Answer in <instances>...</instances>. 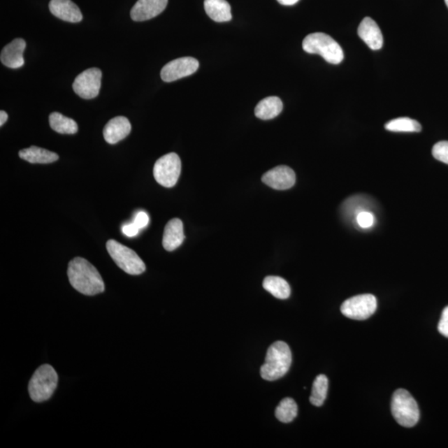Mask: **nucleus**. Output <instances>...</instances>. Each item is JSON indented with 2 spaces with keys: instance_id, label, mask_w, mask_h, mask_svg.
I'll return each mask as SVG.
<instances>
[{
  "instance_id": "24",
  "label": "nucleus",
  "mask_w": 448,
  "mask_h": 448,
  "mask_svg": "<svg viewBox=\"0 0 448 448\" xmlns=\"http://www.w3.org/2000/svg\"><path fill=\"white\" fill-rule=\"evenodd\" d=\"M328 387H329V381H328L327 377L325 375H318L314 381L312 396L310 397V402L314 406L321 407L323 405L327 396Z\"/></svg>"
},
{
  "instance_id": "29",
  "label": "nucleus",
  "mask_w": 448,
  "mask_h": 448,
  "mask_svg": "<svg viewBox=\"0 0 448 448\" xmlns=\"http://www.w3.org/2000/svg\"><path fill=\"white\" fill-rule=\"evenodd\" d=\"M149 222L150 218L148 215L144 211H140L137 212L133 223H134L139 229H145L146 226L148 225Z\"/></svg>"
},
{
  "instance_id": "33",
  "label": "nucleus",
  "mask_w": 448,
  "mask_h": 448,
  "mask_svg": "<svg viewBox=\"0 0 448 448\" xmlns=\"http://www.w3.org/2000/svg\"><path fill=\"white\" fill-rule=\"evenodd\" d=\"M445 3H446L447 6V8H448V0H445Z\"/></svg>"
},
{
  "instance_id": "22",
  "label": "nucleus",
  "mask_w": 448,
  "mask_h": 448,
  "mask_svg": "<svg viewBox=\"0 0 448 448\" xmlns=\"http://www.w3.org/2000/svg\"><path fill=\"white\" fill-rule=\"evenodd\" d=\"M50 124L52 130L60 134L73 135L78 131V124L74 120L59 113H52L50 115Z\"/></svg>"
},
{
  "instance_id": "20",
  "label": "nucleus",
  "mask_w": 448,
  "mask_h": 448,
  "mask_svg": "<svg viewBox=\"0 0 448 448\" xmlns=\"http://www.w3.org/2000/svg\"><path fill=\"white\" fill-rule=\"evenodd\" d=\"M19 155L22 159L31 164H50L57 161L59 158L56 153L37 146L21 150Z\"/></svg>"
},
{
  "instance_id": "9",
  "label": "nucleus",
  "mask_w": 448,
  "mask_h": 448,
  "mask_svg": "<svg viewBox=\"0 0 448 448\" xmlns=\"http://www.w3.org/2000/svg\"><path fill=\"white\" fill-rule=\"evenodd\" d=\"M103 73L99 68H89L84 71L75 78L73 88L83 99H93L99 94Z\"/></svg>"
},
{
  "instance_id": "27",
  "label": "nucleus",
  "mask_w": 448,
  "mask_h": 448,
  "mask_svg": "<svg viewBox=\"0 0 448 448\" xmlns=\"http://www.w3.org/2000/svg\"><path fill=\"white\" fill-rule=\"evenodd\" d=\"M357 224L362 229H369L374 224L375 217L370 212L362 211L356 216Z\"/></svg>"
},
{
  "instance_id": "5",
  "label": "nucleus",
  "mask_w": 448,
  "mask_h": 448,
  "mask_svg": "<svg viewBox=\"0 0 448 448\" xmlns=\"http://www.w3.org/2000/svg\"><path fill=\"white\" fill-rule=\"evenodd\" d=\"M391 411L396 422L405 428H412L419 423L420 412L418 403L405 389H398L394 392Z\"/></svg>"
},
{
  "instance_id": "19",
  "label": "nucleus",
  "mask_w": 448,
  "mask_h": 448,
  "mask_svg": "<svg viewBox=\"0 0 448 448\" xmlns=\"http://www.w3.org/2000/svg\"><path fill=\"white\" fill-rule=\"evenodd\" d=\"M205 8L208 16L218 23L232 20L231 6L226 0H205Z\"/></svg>"
},
{
  "instance_id": "8",
  "label": "nucleus",
  "mask_w": 448,
  "mask_h": 448,
  "mask_svg": "<svg viewBox=\"0 0 448 448\" xmlns=\"http://www.w3.org/2000/svg\"><path fill=\"white\" fill-rule=\"evenodd\" d=\"M377 310V299L374 295H359L344 301L341 313L352 320L363 321L370 318Z\"/></svg>"
},
{
  "instance_id": "16",
  "label": "nucleus",
  "mask_w": 448,
  "mask_h": 448,
  "mask_svg": "<svg viewBox=\"0 0 448 448\" xmlns=\"http://www.w3.org/2000/svg\"><path fill=\"white\" fill-rule=\"evenodd\" d=\"M50 10L53 15L69 23H79L82 20L81 10L72 0H51Z\"/></svg>"
},
{
  "instance_id": "15",
  "label": "nucleus",
  "mask_w": 448,
  "mask_h": 448,
  "mask_svg": "<svg viewBox=\"0 0 448 448\" xmlns=\"http://www.w3.org/2000/svg\"><path fill=\"white\" fill-rule=\"evenodd\" d=\"M131 131L130 121L125 117H114L106 124L103 130L104 139L114 145L125 139Z\"/></svg>"
},
{
  "instance_id": "31",
  "label": "nucleus",
  "mask_w": 448,
  "mask_h": 448,
  "mask_svg": "<svg viewBox=\"0 0 448 448\" xmlns=\"http://www.w3.org/2000/svg\"><path fill=\"white\" fill-rule=\"evenodd\" d=\"M277 1L282 4V6H294L299 0H277Z\"/></svg>"
},
{
  "instance_id": "2",
  "label": "nucleus",
  "mask_w": 448,
  "mask_h": 448,
  "mask_svg": "<svg viewBox=\"0 0 448 448\" xmlns=\"http://www.w3.org/2000/svg\"><path fill=\"white\" fill-rule=\"evenodd\" d=\"M292 356L289 346L283 341H277L268 349L265 363L261 367V378L275 381L282 378L290 370Z\"/></svg>"
},
{
  "instance_id": "10",
  "label": "nucleus",
  "mask_w": 448,
  "mask_h": 448,
  "mask_svg": "<svg viewBox=\"0 0 448 448\" xmlns=\"http://www.w3.org/2000/svg\"><path fill=\"white\" fill-rule=\"evenodd\" d=\"M198 66V61L194 57H180L164 66L161 73V79L166 82L177 81L196 73Z\"/></svg>"
},
{
  "instance_id": "7",
  "label": "nucleus",
  "mask_w": 448,
  "mask_h": 448,
  "mask_svg": "<svg viewBox=\"0 0 448 448\" xmlns=\"http://www.w3.org/2000/svg\"><path fill=\"white\" fill-rule=\"evenodd\" d=\"M154 180L164 187L171 188L178 182L181 173L179 155L170 153L159 158L154 166Z\"/></svg>"
},
{
  "instance_id": "18",
  "label": "nucleus",
  "mask_w": 448,
  "mask_h": 448,
  "mask_svg": "<svg viewBox=\"0 0 448 448\" xmlns=\"http://www.w3.org/2000/svg\"><path fill=\"white\" fill-rule=\"evenodd\" d=\"M283 103L277 96L266 97L259 101L255 108V115L261 120L273 119L282 112Z\"/></svg>"
},
{
  "instance_id": "26",
  "label": "nucleus",
  "mask_w": 448,
  "mask_h": 448,
  "mask_svg": "<svg viewBox=\"0 0 448 448\" xmlns=\"http://www.w3.org/2000/svg\"><path fill=\"white\" fill-rule=\"evenodd\" d=\"M433 157L448 165V141L438 142L433 148Z\"/></svg>"
},
{
  "instance_id": "30",
  "label": "nucleus",
  "mask_w": 448,
  "mask_h": 448,
  "mask_svg": "<svg viewBox=\"0 0 448 448\" xmlns=\"http://www.w3.org/2000/svg\"><path fill=\"white\" fill-rule=\"evenodd\" d=\"M139 228L134 223L124 225L122 227V233L129 238L136 236L139 233Z\"/></svg>"
},
{
  "instance_id": "6",
  "label": "nucleus",
  "mask_w": 448,
  "mask_h": 448,
  "mask_svg": "<svg viewBox=\"0 0 448 448\" xmlns=\"http://www.w3.org/2000/svg\"><path fill=\"white\" fill-rule=\"evenodd\" d=\"M106 250L115 264L124 272L130 275H140L145 272L144 261L131 248L112 239L106 243Z\"/></svg>"
},
{
  "instance_id": "11",
  "label": "nucleus",
  "mask_w": 448,
  "mask_h": 448,
  "mask_svg": "<svg viewBox=\"0 0 448 448\" xmlns=\"http://www.w3.org/2000/svg\"><path fill=\"white\" fill-rule=\"evenodd\" d=\"M261 180L270 188L286 190L294 187L296 183V174L290 167L280 166L266 173Z\"/></svg>"
},
{
  "instance_id": "21",
  "label": "nucleus",
  "mask_w": 448,
  "mask_h": 448,
  "mask_svg": "<svg viewBox=\"0 0 448 448\" xmlns=\"http://www.w3.org/2000/svg\"><path fill=\"white\" fill-rule=\"evenodd\" d=\"M266 291L270 292L277 299L285 300L291 296L289 284L280 277L269 276L264 279L263 283Z\"/></svg>"
},
{
  "instance_id": "4",
  "label": "nucleus",
  "mask_w": 448,
  "mask_h": 448,
  "mask_svg": "<svg viewBox=\"0 0 448 448\" xmlns=\"http://www.w3.org/2000/svg\"><path fill=\"white\" fill-rule=\"evenodd\" d=\"M59 375L50 365H43L34 372L29 384V393L32 400L43 403L48 400L57 387Z\"/></svg>"
},
{
  "instance_id": "32",
  "label": "nucleus",
  "mask_w": 448,
  "mask_h": 448,
  "mask_svg": "<svg viewBox=\"0 0 448 448\" xmlns=\"http://www.w3.org/2000/svg\"><path fill=\"white\" fill-rule=\"evenodd\" d=\"M8 120V114L4 112V110H1L0 112V126L3 127V124L7 122Z\"/></svg>"
},
{
  "instance_id": "1",
  "label": "nucleus",
  "mask_w": 448,
  "mask_h": 448,
  "mask_svg": "<svg viewBox=\"0 0 448 448\" xmlns=\"http://www.w3.org/2000/svg\"><path fill=\"white\" fill-rule=\"evenodd\" d=\"M68 280L74 289L86 296L103 294L105 284L99 270L82 257H75L68 269Z\"/></svg>"
},
{
  "instance_id": "25",
  "label": "nucleus",
  "mask_w": 448,
  "mask_h": 448,
  "mask_svg": "<svg viewBox=\"0 0 448 448\" xmlns=\"http://www.w3.org/2000/svg\"><path fill=\"white\" fill-rule=\"evenodd\" d=\"M385 129L393 132H420L422 127L415 120L400 117L393 119L386 124Z\"/></svg>"
},
{
  "instance_id": "28",
  "label": "nucleus",
  "mask_w": 448,
  "mask_h": 448,
  "mask_svg": "<svg viewBox=\"0 0 448 448\" xmlns=\"http://www.w3.org/2000/svg\"><path fill=\"white\" fill-rule=\"evenodd\" d=\"M438 331L448 338V305L442 310L440 321L438 323Z\"/></svg>"
},
{
  "instance_id": "13",
  "label": "nucleus",
  "mask_w": 448,
  "mask_h": 448,
  "mask_svg": "<svg viewBox=\"0 0 448 448\" xmlns=\"http://www.w3.org/2000/svg\"><path fill=\"white\" fill-rule=\"evenodd\" d=\"M358 34L372 50H380L383 47V34L378 24L371 17H366L359 26Z\"/></svg>"
},
{
  "instance_id": "12",
  "label": "nucleus",
  "mask_w": 448,
  "mask_h": 448,
  "mask_svg": "<svg viewBox=\"0 0 448 448\" xmlns=\"http://www.w3.org/2000/svg\"><path fill=\"white\" fill-rule=\"evenodd\" d=\"M168 0H138L131 11V19L146 21L161 15L166 10Z\"/></svg>"
},
{
  "instance_id": "14",
  "label": "nucleus",
  "mask_w": 448,
  "mask_h": 448,
  "mask_svg": "<svg viewBox=\"0 0 448 448\" xmlns=\"http://www.w3.org/2000/svg\"><path fill=\"white\" fill-rule=\"evenodd\" d=\"M26 43L23 38H16L3 48L0 60L8 68L17 69L24 65V52Z\"/></svg>"
},
{
  "instance_id": "3",
  "label": "nucleus",
  "mask_w": 448,
  "mask_h": 448,
  "mask_svg": "<svg viewBox=\"0 0 448 448\" xmlns=\"http://www.w3.org/2000/svg\"><path fill=\"white\" fill-rule=\"evenodd\" d=\"M303 48L305 52L321 55L327 63L331 64H339L344 59V52L340 44L324 33L308 35L303 40Z\"/></svg>"
},
{
  "instance_id": "17",
  "label": "nucleus",
  "mask_w": 448,
  "mask_h": 448,
  "mask_svg": "<svg viewBox=\"0 0 448 448\" xmlns=\"http://www.w3.org/2000/svg\"><path fill=\"white\" fill-rule=\"evenodd\" d=\"M184 224L179 219H171L166 226L163 235V247L168 252L178 248L185 241Z\"/></svg>"
},
{
  "instance_id": "23",
  "label": "nucleus",
  "mask_w": 448,
  "mask_h": 448,
  "mask_svg": "<svg viewBox=\"0 0 448 448\" xmlns=\"http://www.w3.org/2000/svg\"><path fill=\"white\" fill-rule=\"evenodd\" d=\"M298 414V407L294 399L291 398H283L277 407L275 415L280 422L289 424L294 421Z\"/></svg>"
}]
</instances>
